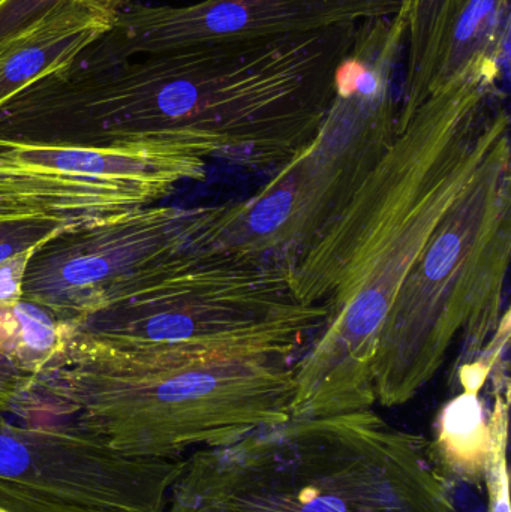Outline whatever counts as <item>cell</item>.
Wrapping results in <instances>:
<instances>
[{"instance_id": "6", "label": "cell", "mask_w": 511, "mask_h": 512, "mask_svg": "<svg viewBox=\"0 0 511 512\" xmlns=\"http://www.w3.org/2000/svg\"><path fill=\"white\" fill-rule=\"evenodd\" d=\"M206 174V156L176 141L77 146L0 140V206L42 213L71 228L156 206L177 186Z\"/></svg>"}, {"instance_id": "3", "label": "cell", "mask_w": 511, "mask_h": 512, "mask_svg": "<svg viewBox=\"0 0 511 512\" xmlns=\"http://www.w3.org/2000/svg\"><path fill=\"white\" fill-rule=\"evenodd\" d=\"M164 512H459L428 441L372 409L291 417L185 457Z\"/></svg>"}, {"instance_id": "2", "label": "cell", "mask_w": 511, "mask_h": 512, "mask_svg": "<svg viewBox=\"0 0 511 512\" xmlns=\"http://www.w3.org/2000/svg\"><path fill=\"white\" fill-rule=\"evenodd\" d=\"M68 325L18 417L72 421L138 457L185 459L293 415V364L228 361L183 345L110 339Z\"/></svg>"}, {"instance_id": "11", "label": "cell", "mask_w": 511, "mask_h": 512, "mask_svg": "<svg viewBox=\"0 0 511 512\" xmlns=\"http://www.w3.org/2000/svg\"><path fill=\"white\" fill-rule=\"evenodd\" d=\"M501 360L503 354L494 352L459 364L462 393L444 405L438 415L434 439L428 441V453L438 474L450 487L452 483L476 487L485 483L492 423L491 408L485 405L482 391Z\"/></svg>"}, {"instance_id": "7", "label": "cell", "mask_w": 511, "mask_h": 512, "mask_svg": "<svg viewBox=\"0 0 511 512\" xmlns=\"http://www.w3.org/2000/svg\"><path fill=\"white\" fill-rule=\"evenodd\" d=\"M212 207L152 206L69 228L36 248L23 298L65 324L128 300L167 273L210 233Z\"/></svg>"}, {"instance_id": "5", "label": "cell", "mask_w": 511, "mask_h": 512, "mask_svg": "<svg viewBox=\"0 0 511 512\" xmlns=\"http://www.w3.org/2000/svg\"><path fill=\"white\" fill-rule=\"evenodd\" d=\"M405 44L401 11L357 24L314 140L251 197L215 206L221 245L279 261L344 207L392 141Z\"/></svg>"}, {"instance_id": "10", "label": "cell", "mask_w": 511, "mask_h": 512, "mask_svg": "<svg viewBox=\"0 0 511 512\" xmlns=\"http://www.w3.org/2000/svg\"><path fill=\"white\" fill-rule=\"evenodd\" d=\"M113 12L86 0H65L0 42V107L18 93L71 65L113 23Z\"/></svg>"}, {"instance_id": "1", "label": "cell", "mask_w": 511, "mask_h": 512, "mask_svg": "<svg viewBox=\"0 0 511 512\" xmlns=\"http://www.w3.org/2000/svg\"><path fill=\"white\" fill-rule=\"evenodd\" d=\"M507 48L420 101L401 102L383 155L347 203L279 261L326 321L293 364V417L372 409V363L402 283L489 147L510 131Z\"/></svg>"}, {"instance_id": "18", "label": "cell", "mask_w": 511, "mask_h": 512, "mask_svg": "<svg viewBox=\"0 0 511 512\" xmlns=\"http://www.w3.org/2000/svg\"><path fill=\"white\" fill-rule=\"evenodd\" d=\"M32 382L33 376L27 375L8 357L0 354V414L18 415Z\"/></svg>"}, {"instance_id": "4", "label": "cell", "mask_w": 511, "mask_h": 512, "mask_svg": "<svg viewBox=\"0 0 511 512\" xmlns=\"http://www.w3.org/2000/svg\"><path fill=\"white\" fill-rule=\"evenodd\" d=\"M510 131L495 140L402 283L372 363L375 402L413 400L462 343L471 363L510 327Z\"/></svg>"}, {"instance_id": "17", "label": "cell", "mask_w": 511, "mask_h": 512, "mask_svg": "<svg viewBox=\"0 0 511 512\" xmlns=\"http://www.w3.org/2000/svg\"><path fill=\"white\" fill-rule=\"evenodd\" d=\"M65 0H0V42L26 29Z\"/></svg>"}, {"instance_id": "12", "label": "cell", "mask_w": 511, "mask_h": 512, "mask_svg": "<svg viewBox=\"0 0 511 512\" xmlns=\"http://www.w3.org/2000/svg\"><path fill=\"white\" fill-rule=\"evenodd\" d=\"M509 23L510 0H461L425 71L402 86L401 102L420 101L483 54L506 47Z\"/></svg>"}, {"instance_id": "9", "label": "cell", "mask_w": 511, "mask_h": 512, "mask_svg": "<svg viewBox=\"0 0 511 512\" xmlns=\"http://www.w3.org/2000/svg\"><path fill=\"white\" fill-rule=\"evenodd\" d=\"M401 0H200L185 6L128 2L77 62L101 65L153 54L272 41L339 24L392 17Z\"/></svg>"}, {"instance_id": "13", "label": "cell", "mask_w": 511, "mask_h": 512, "mask_svg": "<svg viewBox=\"0 0 511 512\" xmlns=\"http://www.w3.org/2000/svg\"><path fill=\"white\" fill-rule=\"evenodd\" d=\"M35 251L0 262V354L33 378L62 349L66 336L65 322L23 298L27 264Z\"/></svg>"}, {"instance_id": "8", "label": "cell", "mask_w": 511, "mask_h": 512, "mask_svg": "<svg viewBox=\"0 0 511 512\" xmlns=\"http://www.w3.org/2000/svg\"><path fill=\"white\" fill-rule=\"evenodd\" d=\"M183 463L123 453L72 421L0 414V512H164Z\"/></svg>"}, {"instance_id": "16", "label": "cell", "mask_w": 511, "mask_h": 512, "mask_svg": "<svg viewBox=\"0 0 511 512\" xmlns=\"http://www.w3.org/2000/svg\"><path fill=\"white\" fill-rule=\"evenodd\" d=\"M69 228L42 213L0 206V262L38 248Z\"/></svg>"}, {"instance_id": "14", "label": "cell", "mask_w": 511, "mask_h": 512, "mask_svg": "<svg viewBox=\"0 0 511 512\" xmlns=\"http://www.w3.org/2000/svg\"><path fill=\"white\" fill-rule=\"evenodd\" d=\"M461 0H401L407 24L404 84L413 83L434 56Z\"/></svg>"}, {"instance_id": "15", "label": "cell", "mask_w": 511, "mask_h": 512, "mask_svg": "<svg viewBox=\"0 0 511 512\" xmlns=\"http://www.w3.org/2000/svg\"><path fill=\"white\" fill-rule=\"evenodd\" d=\"M492 378V442L486 465L485 483L488 492V512H510L509 445L510 379L504 366L497 367Z\"/></svg>"}]
</instances>
